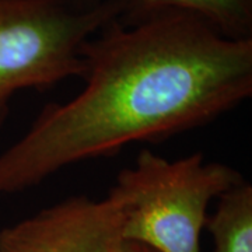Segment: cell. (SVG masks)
<instances>
[{
	"label": "cell",
	"mask_w": 252,
	"mask_h": 252,
	"mask_svg": "<svg viewBox=\"0 0 252 252\" xmlns=\"http://www.w3.org/2000/svg\"><path fill=\"white\" fill-rule=\"evenodd\" d=\"M118 252H157L153 248H150L149 245H144V244L136 243V241H127V240H124L119 248H118Z\"/></svg>",
	"instance_id": "7"
},
{
	"label": "cell",
	"mask_w": 252,
	"mask_h": 252,
	"mask_svg": "<svg viewBox=\"0 0 252 252\" xmlns=\"http://www.w3.org/2000/svg\"><path fill=\"white\" fill-rule=\"evenodd\" d=\"M217 199L206 221L215 252H252V185L244 180Z\"/></svg>",
	"instance_id": "6"
},
{
	"label": "cell",
	"mask_w": 252,
	"mask_h": 252,
	"mask_svg": "<svg viewBox=\"0 0 252 252\" xmlns=\"http://www.w3.org/2000/svg\"><path fill=\"white\" fill-rule=\"evenodd\" d=\"M244 178L202 153L170 161L142 149L135 164L121 170L108 198L124 212L122 237L157 252H200L207 206Z\"/></svg>",
	"instance_id": "2"
},
{
	"label": "cell",
	"mask_w": 252,
	"mask_h": 252,
	"mask_svg": "<svg viewBox=\"0 0 252 252\" xmlns=\"http://www.w3.org/2000/svg\"><path fill=\"white\" fill-rule=\"evenodd\" d=\"M83 90L49 102L0 153V198L73 164L114 157L209 125L252 95V39L168 10L133 26L114 20L83 48Z\"/></svg>",
	"instance_id": "1"
},
{
	"label": "cell",
	"mask_w": 252,
	"mask_h": 252,
	"mask_svg": "<svg viewBox=\"0 0 252 252\" xmlns=\"http://www.w3.org/2000/svg\"><path fill=\"white\" fill-rule=\"evenodd\" d=\"M124 212L108 196H70L0 230V252H118Z\"/></svg>",
	"instance_id": "4"
},
{
	"label": "cell",
	"mask_w": 252,
	"mask_h": 252,
	"mask_svg": "<svg viewBox=\"0 0 252 252\" xmlns=\"http://www.w3.org/2000/svg\"><path fill=\"white\" fill-rule=\"evenodd\" d=\"M168 10L203 18L225 38L252 39V0H122L118 21L133 26Z\"/></svg>",
	"instance_id": "5"
},
{
	"label": "cell",
	"mask_w": 252,
	"mask_h": 252,
	"mask_svg": "<svg viewBox=\"0 0 252 252\" xmlns=\"http://www.w3.org/2000/svg\"><path fill=\"white\" fill-rule=\"evenodd\" d=\"M89 1H99V0H89Z\"/></svg>",
	"instance_id": "8"
},
{
	"label": "cell",
	"mask_w": 252,
	"mask_h": 252,
	"mask_svg": "<svg viewBox=\"0 0 252 252\" xmlns=\"http://www.w3.org/2000/svg\"><path fill=\"white\" fill-rule=\"evenodd\" d=\"M121 11L122 0H0V127L17 93L81 79L86 42Z\"/></svg>",
	"instance_id": "3"
}]
</instances>
